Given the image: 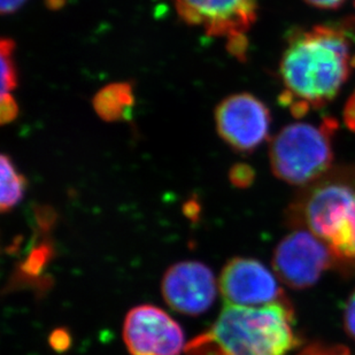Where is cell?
Returning a JSON list of instances; mask_svg holds the SVG:
<instances>
[{"label": "cell", "instance_id": "cell-24", "mask_svg": "<svg viewBox=\"0 0 355 355\" xmlns=\"http://www.w3.org/2000/svg\"><path fill=\"white\" fill-rule=\"evenodd\" d=\"M67 0H45V5L51 10H59L64 8Z\"/></svg>", "mask_w": 355, "mask_h": 355}, {"label": "cell", "instance_id": "cell-7", "mask_svg": "<svg viewBox=\"0 0 355 355\" xmlns=\"http://www.w3.org/2000/svg\"><path fill=\"white\" fill-rule=\"evenodd\" d=\"M123 340L131 355H180L184 349V332L164 309L139 305L128 312Z\"/></svg>", "mask_w": 355, "mask_h": 355}, {"label": "cell", "instance_id": "cell-1", "mask_svg": "<svg viewBox=\"0 0 355 355\" xmlns=\"http://www.w3.org/2000/svg\"><path fill=\"white\" fill-rule=\"evenodd\" d=\"M355 67L351 34L340 26H315L288 37L281 61V103L295 116L321 108L338 94Z\"/></svg>", "mask_w": 355, "mask_h": 355}, {"label": "cell", "instance_id": "cell-15", "mask_svg": "<svg viewBox=\"0 0 355 355\" xmlns=\"http://www.w3.org/2000/svg\"><path fill=\"white\" fill-rule=\"evenodd\" d=\"M19 116V106L10 94H1L0 99V122L3 125L13 122Z\"/></svg>", "mask_w": 355, "mask_h": 355}, {"label": "cell", "instance_id": "cell-19", "mask_svg": "<svg viewBox=\"0 0 355 355\" xmlns=\"http://www.w3.org/2000/svg\"><path fill=\"white\" fill-rule=\"evenodd\" d=\"M344 327L349 338L355 343V288L346 302L344 311Z\"/></svg>", "mask_w": 355, "mask_h": 355}, {"label": "cell", "instance_id": "cell-22", "mask_svg": "<svg viewBox=\"0 0 355 355\" xmlns=\"http://www.w3.org/2000/svg\"><path fill=\"white\" fill-rule=\"evenodd\" d=\"M306 3H309L312 6L318 7V8H323V10H336L339 6H342L343 3L345 0H305Z\"/></svg>", "mask_w": 355, "mask_h": 355}, {"label": "cell", "instance_id": "cell-10", "mask_svg": "<svg viewBox=\"0 0 355 355\" xmlns=\"http://www.w3.org/2000/svg\"><path fill=\"white\" fill-rule=\"evenodd\" d=\"M182 20L204 26L208 36L244 34L258 17L255 0H175Z\"/></svg>", "mask_w": 355, "mask_h": 355}, {"label": "cell", "instance_id": "cell-12", "mask_svg": "<svg viewBox=\"0 0 355 355\" xmlns=\"http://www.w3.org/2000/svg\"><path fill=\"white\" fill-rule=\"evenodd\" d=\"M1 171V196L0 208L3 213L10 211L12 208L20 204L27 190V178L17 171L15 164L10 155H1L0 158Z\"/></svg>", "mask_w": 355, "mask_h": 355}, {"label": "cell", "instance_id": "cell-8", "mask_svg": "<svg viewBox=\"0 0 355 355\" xmlns=\"http://www.w3.org/2000/svg\"><path fill=\"white\" fill-rule=\"evenodd\" d=\"M277 278L262 262L237 257L222 269L220 291L227 305L261 307L288 302Z\"/></svg>", "mask_w": 355, "mask_h": 355}, {"label": "cell", "instance_id": "cell-5", "mask_svg": "<svg viewBox=\"0 0 355 355\" xmlns=\"http://www.w3.org/2000/svg\"><path fill=\"white\" fill-rule=\"evenodd\" d=\"M332 267L336 261L328 246L304 228H295L285 236L272 255L278 279L297 290L316 284L322 274Z\"/></svg>", "mask_w": 355, "mask_h": 355}, {"label": "cell", "instance_id": "cell-18", "mask_svg": "<svg viewBox=\"0 0 355 355\" xmlns=\"http://www.w3.org/2000/svg\"><path fill=\"white\" fill-rule=\"evenodd\" d=\"M50 345L57 352H64L71 345V337L66 329H57L50 335Z\"/></svg>", "mask_w": 355, "mask_h": 355}, {"label": "cell", "instance_id": "cell-11", "mask_svg": "<svg viewBox=\"0 0 355 355\" xmlns=\"http://www.w3.org/2000/svg\"><path fill=\"white\" fill-rule=\"evenodd\" d=\"M135 104L134 87L129 82H118L103 87L94 97L92 106L106 122L129 120Z\"/></svg>", "mask_w": 355, "mask_h": 355}, {"label": "cell", "instance_id": "cell-2", "mask_svg": "<svg viewBox=\"0 0 355 355\" xmlns=\"http://www.w3.org/2000/svg\"><path fill=\"white\" fill-rule=\"evenodd\" d=\"M290 302L225 305L214 324L185 346L188 355H288L300 344Z\"/></svg>", "mask_w": 355, "mask_h": 355}, {"label": "cell", "instance_id": "cell-3", "mask_svg": "<svg viewBox=\"0 0 355 355\" xmlns=\"http://www.w3.org/2000/svg\"><path fill=\"white\" fill-rule=\"evenodd\" d=\"M288 223L320 238L334 255L336 268L354 274V178H334L312 185L288 211Z\"/></svg>", "mask_w": 355, "mask_h": 355}, {"label": "cell", "instance_id": "cell-23", "mask_svg": "<svg viewBox=\"0 0 355 355\" xmlns=\"http://www.w3.org/2000/svg\"><path fill=\"white\" fill-rule=\"evenodd\" d=\"M200 213V206L196 200H189L184 205V214L190 218H197Z\"/></svg>", "mask_w": 355, "mask_h": 355}, {"label": "cell", "instance_id": "cell-21", "mask_svg": "<svg viewBox=\"0 0 355 355\" xmlns=\"http://www.w3.org/2000/svg\"><path fill=\"white\" fill-rule=\"evenodd\" d=\"M346 124L351 130L355 131V92L351 96L347 104H346L345 112H344Z\"/></svg>", "mask_w": 355, "mask_h": 355}, {"label": "cell", "instance_id": "cell-9", "mask_svg": "<svg viewBox=\"0 0 355 355\" xmlns=\"http://www.w3.org/2000/svg\"><path fill=\"white\" fill-rule=\"evenodd\" d=\"M216 279L207 266L182 261L171 266L161 282L164 302L175 312L197 316L207 312L216 298Z\"/></svg>", "mask_w": 355, "mask_h": 355}, {"label": "cell", "instance_id": "cell-16", "mask_svg": "<svg viewBox=\"0 0 355 355\" xmlns=\"http://www.w3.org/2000/svg\"><path fill=\"white\" fill-rule=\"evenodd\" d=\"M227 42V49L229 53L237 58L238 60L245 61L248 53V40L244 34L232 35L229 36Z\"/></svg>", "mask_w": 355, "mask_h": 355}, {"label": "cell", "instance_id": "cell-20", "mask_svg": "<svg viewBox=\"0 0 355 355\" xmlns=\"http://www.w3.org/2000/svg\"><path fill=\"white\" fill-rule=\"evenodd\" d=\"M27 0H0V12L3 15H10L20 10Z\"/></svg>", "mask_w": 355, "mask_h": 355}, {"label": "cell", "instance_id": "cell-13", "mask_svg": "<svg viewBox=\"0 0 355 355\" xmlns=\"http://www.w3.org/2000/svg\"><path fill=\"white\" fill-rule=\"evenodd\" d=\"M15 43L12 38L3 37L0 42L1 53V94H10L19 84L17 66L14 60Z\"/></svg>", "mask_w": 355, "mask_h": 355}, {"label": "cell", "instance_id": "cell-4", "mask_svg": "<svg viewBox=\"0 0 355 355\" xmlns=\"http://www.w3.org/2000/svg\"><path fill=\"white\" fill-rule=\"evenodd\" d=\"M337 128L331 118L320 124L299 122L283 128L269 151L276 178L299 187L318 181L331 167L332 138Z\"/></svg>", "mask_w": 355, "mask_h": 355}, {"label": "cell", "instance_id": "cell-6", "mask_svg": "<svg viewBox=\"0 0 355 355\" xmlns=\"http://www.w3.org/2000/svg\"><path fill=\"white\" fill-rule=\"evenodd\" d=\"M270 112L253 94H236L225 98L215 110L220 137L235 151L250 153L268 137Z\"/></svg>", "mask_w": 355, "mask_h": 355}, {"label": "cell", "instance_id": "cell-14", "mask_svg": "<svg viewBox=\"0 0 355 355\" xmlns=\"http://www.w3.org/2000/svg\"><path fill=\"white\" fill-rule=\"evenodd\" d=\"M255 173L251 166L246 164H236L229 171V180L234 187L246 189L254 182Z\"/></svg>", "mask_w": 355, "mask_h": 355}, {"label": "cell", "instance_id": "cell-17", "mask_svg": "<svg viewBox=\"0 0 355 355\" xmlns=\"http://www.w3.org/2000/svg\"><path fill=\"white\" fill-rule=\"evenodd\" d=\"M298 355H351V352L344 346L313 344L302 349Z\"/></svg>", "mask_w": 355, "mask_h": 355}]
</instances>
